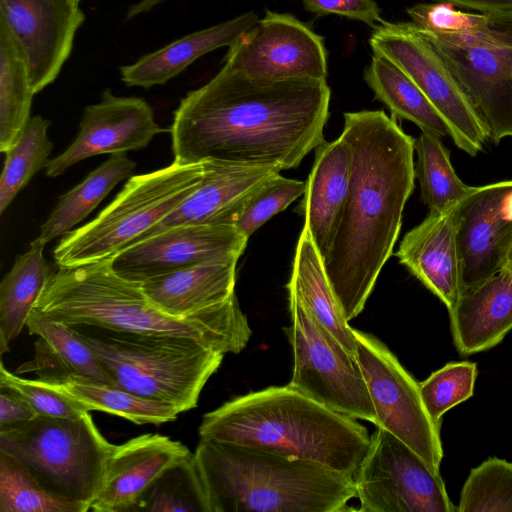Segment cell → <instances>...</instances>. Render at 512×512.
Segmentation results:
<instances>
[{
    "mask_svg": "<svg viewBox=\"0 0 512 512\" xmlns=\"http://www.w3.org/2000/svg\"><path fill=\"white\" fill-rule=\"evenodd\" d=\"M330 98L326 80H257L223 65L174 111V162L295 168L325 141Z\"/></svg>",
    "mask_w": 512,
    "mask_h": 512,
    "instance_id": "6da1fadb",
    "label": "cell"
},
{
    "mask_svg": "<svg viewBox=\"0 0 512 512\" xmlns=\"http://www.w3.org/2000/svg\"><path fill=\"white\" fill-rule=\"evenodd\" d=\"M353 150L348 199L328 255L331 287L348 322L364 309L393 253L415 181V139L383 110L344 114Z\"/></svg>",
    "mask_w": 512,
    "mask_h": 512,
    "instance_id": "7a4b0ae2",
    "label": "cell"
},
{
    "mask_svg": "<svg viewBox=\"0 0 512 512\" xmlns=\"http://www.w3.org/2000/svg\"><path fill=\"white\" fill-rule=\"evenodd\" d=\"M34 309L72 327L187 337L224 355L240 353L252 335L235 293L190 316L173 317L148 300L140 283L115 273L109 259L54 269Z\"/></svg>",
    "mask_w": 512,
    "mask_h": 512,
    "instance_id": "3957f363",
    "label": "cell"
},
{
    "mask_svg": "<svg viewBox=\"0 0 512 512\" xmlns=\"http://www.w3.org/2000/svg\"><path fill=\"white\" fill-rule=\"evenodd\" d=\"M199 436L354 474L370 436L356 419L290 388L271 386L236 397L203 415Z\"/></svg>",
    "mask_w": 512,
    "mask_h": 512,
    "instance_id": "277c9868",
    "label": "cell"
},
{
    "mask_svg": "<svg viewBox=\"0 0 512 512\" xmlns=\"http://www.w3.org/2000/svg\"><path fill=\"white\" fill-rule=\"evenodd\" d=\"M209 512H341L353 474L255 448L201 439L194 452Z\"/></svg>",
    "mask_w": 512,
    "mask_h": 512,
    "instance_id": "5b68a950",
    "label": "cell"
},
{
    "mask_svg": "<svg viewBox=\"0 0 512 512\" xmlns=\"http://www.w3.org/2000/svg\"><path fill=\"white\" fill-rule=\"evenodd\" d=\"M73 328L96 354L115 387L171 404L181 412L197 406L204 385L224 356L187 337Z\"/></svg>",
    "mask_w": 512,
    "mask_h": 512,
    "instance_id": "8992f818",
    "label": "cell"
},
{
    "mask_svg": "<svg viewBox=\"0 0 512 512\" xmlns=\"http://www.w3.org/2000/svg\"><path fill=\"white\" fill-rule=\"evenodd\" d=\"M203 163L179 164L131 176L90 222L63 235L53 251L57 267L108 259L160 222L199 185Z\"/></svg>",
    "mask_w": 512,
    "mask_h": 512,
    "instance_id": "52a82bcc",
    "label": "cell"
},
{
    "mask_svg": "<svg viewBox=\"0 0 512 512\" xmlns=\"http://www.w3.org/2000/svg\"><path fill=\"white\" fill-rule=\"evenodd\" d=\"M114 447L100 433L90 411L78 418L39 415L0 431V451L24 464L48 490L89 507Z\"/></svg>",
    "mask_w": 512,
    "mask_h": 512,
    "instance_id": "ba28073f",
    "label": "cell"
},
{
    "mask_svg": "<svg viewBox=\"0 0 512 512\" xmlns=\"http://www.w3.org/2000/svg\"><path fill=\"white\" fill-rule=\"evenodd\" d=\"M423 35L448 64L489 139L512 137V13L473 12L460 30Z\"/></svg>",
    "mask_w": 512,
    "mask_h": 512,
    "instance_id": "9c48e42d",
    "label": "cell"
},
{
    "mask_svg": "<svg viewBox=\"0 0 512 512\" xmlns=\"http://www.w3.org/2000/svg\"><path fill=\"white\" fill-rule=\"evenodd\" d=\"M293 350L290 388L338 413L376 424L375 409L355 357L296 298L288 296Z\"/></svg>",
    "mask_w": 512,
    "mask_h": 512,
    "instance_id": "30bf717a",
    "label": "cell"
},
{
    "mask_svg": "<svg viewBox=\"0 0 512 512\" xmlns=\"http://www.w3.org/2000/svg\"><path fill=\"white\" fill-rule=\"evenodd\" d=\"M374 55L397 64L449 125L455 145L470 156L489 139L479 116L448 64L412 22H382L369 38Z\"/></svg>",
    "mask_w": 512,
    "mask_h": 512,
    "instance_id": "8fae6325",
    "label": "cell"
},
{
    "mask_svg": "<svg viewBox=\"0 0 512 512\" xmlns=\"http://www.w3.org/2000/svg\"><path fill=\"white\" fill-rule=\"evenodd\" d=\"M362 512H456L440 472L383 428L353 474Z\"/></svg>",
    "mask_w": 512,
    "mask_h": 512,
    "instance_id": "7c38bea8",
    "label": "cell"
},
{
    "mask_svg": "<svg viewBox=\"0 0 512 512\" xmlns=\"http://www.w3.org/2000/svg\"><path fill=\"white\" fill-rule=\"evenodd\" d=\"M356 360L383 428L440 472L443 448L440 426L428 414L419 383L374 335L354 329Z\"/></svg>",
    "mask_w": 512,
    "mask_h": 512,
    "instance_id": "4fadbf2b",
    "label": "cell"
},
{
    "mask_svg": "<svg viewBox=\"0 0 512 512\" xmlns=\"http://www.w3.org/2000/svg\"><path fill=\"white\" fill-rule=\"evenodd\" d=\"M228 48L224 66L252 79L327 77L323 37L289 13L266 10L264 17Z\"/></svg>",
    "mask_w": 512,
    "mask_h": 512,
    "instance_id": "5bb4252c",
    "label": "cell"
},
{
    "mask_svg": "<svg viewBox=\"0 0 512 512\" xmlns=\"http://www.w3.org/2000/svg\"><path fill=\"white\" fill-rule=\"evenodd\" d=\"M247 241L235 225L178 226L129 245L108 259L115 273L140 283L196 264L239 258Z\"/></svg>",
    "mask_w": 512,
    "mask_h": 512,
    "instance_id": "9a60e30c",
    "label": "cell"
},
{
    "mask_svg": "<svg viewBox=\"0 0 512 512\" xmlns=\"http://www.w3.org/2000/svg\"><path fill=\"white\" fill-rule=\"evenodd\" d=\"M455 227L464 291L506 265L512 248V180L476 187L457 207Z\"/></svg>",
    "mask_w": 512,
    "mask_h": 512,
    "instance_id": "2e32d148",
    "label": "cell"
},
{
    "mask_svg": "<svg viewBox=\"0 0 512 512\" xmlns=\"http://www.w3.org/2000/svg\"><path fill=\"white\" fill-rule=\"evenodd\" d=\"M0 19L27 57L37 94L58 77L85 13L73 0H0Z\"/></svg>",
    "mask_w": 512,
    "mask_h": 512,
    "instance_id": "e0dca14e",
    "label": "cell"
},
{
    "mask_svg": "<svg viewBox=\"0 0 512 512\" xmlns=\"http://www.w3.org/2000/svg\"><path fill=\"white\" fill-rule=\"evenodd\" d=\"M162 131L145 99L115 96L106 89L99 102L85 107L77 137L63 153L48 161L46 175L60 176L92 156L145 148Z\"/></svg>",
    "mask_w": 512,
    "mask_h": 512,
    "instance_id": "ac0fdd59",
    "label": "cell"
},
{
    "mask_svg": "<svg viewBox=\"0 0 512 512\" xmlns=\"http://www.w3.org/2000/svg\"><path fill=\"white\" fill-rule=\"evenodd\" d=\"M202 163L203 175L197 188L169 215L129 245L178 226H236L253 196L280 174L278 168L271 166L217 160Z\"/></svg>",
    "mask_w": 512,
    "mask_h": 512,
    "instance_id": "d6986e66",
    "label": "cell"
},
{
    "mask_svg": "<svg viewBox=\"0 0 512 512\" xmlns=\"http://www.w3.org/2000/svg\"><path fill=\"white\" fill-rule=\"evenodd\" d=\"M192 455L181 442L160 434H143L115 445L89 511H134L165 471Z\"/></svg>",
    "mask_w": 512,
    "mask_h": 512,
    "instance_id": "ffe728a7",
    "label": "cell"
},
{
    "mask_svg": "<svg viewBox=\"0 0 512 512\" xmlns=\"http://www.w3.org/2000/svg\"><path fill=\"white\" fill-rule=\"evenodd\" d=\"M353 150L341 134L315 149L313 166L299 205L304 228L324 259L334 242L348 199Z\"/></svg>",
    "mask_w": 512,
    "mask_h": 512,
    "instance_id": "44dd1931",
    "label": "cell"
},
{
    "mask_svg": "<svg viewBox=\"0 0 512 512\" xmlns=\"http://www.w3.org/2000/svg\"><path fill=\"white\" fill-rule=\"evenodd\" d=\"M457 207L443 213L429 212L405 234L395 254L444 303L448 312L454 309L462 292L456 244Z\"/></svg>",
    "mask_w": 512,
    "mask_h": 512,
    "instance_id": "7402d4cb",
    "label": "cell"
},
{
    "mask_svg": "<svg viewBox=\"0 0 512 512\" xmlns=\"http://www.w3.org/2000/svg\"><path fill=\"white\" fill-rule=\"evenodd\" d=\"M24 372L36 373L42 383L79 402L88 411L110 413L137 425L171 422L182 413L171 404L145 399L73 373L36 344L34 360L21 366L17 373Z\"/></svg>",
    "mask_w": 512,
    "mask_h": 512,
    "instance_id": "603a6c76",
    "label": "cell"
},
{
    "mask_svg": "<svg viewBox=\"0 0 512 512\" xmlns=\"http://www.w3.org/2000/svg\"><path fill=\"white\" fill-rule=\"evenodd\" d=\"M449 318L459 354L470 355L499 344L512 330V269L504 267L462 291Z\"/></svg>",
    "mask_w": 512,
    "mask_h": 512,
    "instance_id": "cb8c5ba5",
    "label": "cell"
},
{
    "mask_svg": "<svg viewBox=\"0 0 512 512\" xmlns=\"http://www.w3.org/2000/svg\"><path fill=\"white\" fill-rule=\"evenodd\" d=\"M259 21L254 11L189 33L119 68L121 81L129 87L149 89L181 74L197 59L222 47H230Z\"/></svg>",
    "mask_w": 512,
    "mask_h": 512,
    "instance_id": "d4e9b609",
    "label": "cell"
},
{
    "mask_svg": "<svg viewBox=\"0 0 512 512\" xmlns=\"http://www.w3.org/2000/svg\"><path fill=\"white\" fill-rule=\"evenodd\" d=\"M239 258L196 264L140 282L148 300L163 313L187 317L218 305L235 293Z\"/></svg>",
    "mask_w": 512,
    "mask_h": 512,
    "instance_id": "484cf974",
    "label": "cell"
},
{
    "mask_svg": "<svg viewBox=\"0 0 512 512\" xmlns=\"http://www.w3.org/2000/svg\"><path fill=\"white\" fill-rule=\"evenodd\" d=\"M287 290L288 296L299 300L344 349L356 358L354 329L346 320L331 287L323 258L304 227L297 242Z\"/></svg>",
    "mask_w": 512,
    "mask_h": 512,
    "instance_id": "4316f807",
    "label": "cell"
},
{
    "mask_svg": "<svg viewBox=\"0 0 512 512\" xmlns=\"http://www.w3.org/2000/svg\"><path fill=\"white\" fill-rule=\"evenodd\" d=\"M45 245L34 239L27 252L17 255L0 283V351L17 338L54 268L43 255Z\"/></svg>",
    "mask_w": 512,
    "mask_h": 512,
    "instance_id": "83f0119b",
    "label": "cell"
},
{
    "mask_svg": "<svg viewBox=\"0 0 512 512\" xmlns=\"http://www.w3.org/2000/svg\"><path fill=\"white\" fill-rule=\"evenodd\" d=\"M364 80L393 116L413 122L421 131L452 137L441 114L417 84L390 59L373 54L364 70Z\"/></svg>",
    "mask_w": 512,
    "mask_h": 512,
    "instance_id": "f1b7e54d",
    "label": "cell"
},
{
    "mask_svg": "<svg viewBox=\"0 0 512 512\" xmlns=\"http://www.w3.org/2000/svg\"><path fill=\"white\" fill-rule=\"evenodd\" d=\"M136 165L125 153L111 154L82 182L59 197L36 239L46 245L73 230L119 182L131 177Z\"/></svg>",
    "mask_w": 512,
    "mask_h": 512,
    "instance_id": "f546056e",
    "label": "cell"
},
{
    "mask_svg": "<svg viewBox=\"0 0 512 512\" xmlns=\"http://www.w3.org/2000/svg\"><path fill=\"white\" fill-rule=\"evenodd\" d=\"M27 57L0 19V151L5 152L30 119L33 96Z\"/></svg>",
    "mask_w": 512,
    "mask_h": 512,
    "instance_id": "4dcf8cb0",
    "label": "cell"
},
{
    "mask_svg": "<svg viewBox=\"0 0 512 512\" xmlns=\"http://www.w3.org/2000/svg\"><path fill=\"white\" fill-rule=\"evenodd\" d=\"M414 145L417 154L415 177L429 212H447L475 190L476 187L467 185L456 174L440 136L422 131Z\"/></svg>",
    "mask_w": 512,
    "mask_h": 512,
    "instance_id": "1f68e13d",
    "label": "cell"
},
{
    "mask_svg": "<svg viewBox=\"0 0 512 512\" xmlns=\"http://www.w3.org/2000/svg\"><path fill=\"white\" fill-rule=\"evenodd\" d=\"M50 121L31 116L14 143L5 151L0 177V214L41 169L46 168L53 143L48 137Z\"/></svg>",
    "mask_w": 512,
    "mask_h": 512,
    "instance_id": "d6a6232c",
    "label": "cell"
},
{
    "mask_svg": "<svg viewBox=\"0 0 512 512\" xmlns=\"http://www.w3.org/2000/svg\"><path fill=\"white\" fill-rule=\"evenodd\" d=\"M87 511V504L48 490L24 464L0 451V512Z\"/></svg>",
    "mask_w": 512,
    "mask_h": 512,
    "instance_id": "836d02e7",
    "label": "cell"
},
{
    "mask_svg": "<svg viewBox=\"0 0 512 512\" xmlns=\"http://www.w3.org/2000/svg\"><path fill=\"white\" fill-rule=\"evenodd\" d=\"M26 327L30 334L39 337L35 344L66 369L92 381L114 386L111 376L96 354L73 327L42 315L35 309L30 313Z\"/></svg>",
    "mask_w": 512,
    "mask_h": 512,
    "instance_id": "e575fe53",
    "label": "cell"
},
{
    "mask_svg": "<svg viewBox=\"0 0 512 512\" xmlns=\"http://www.w3.org/2000/svg\"><path fill=\"white\" fill-rule=\"evenodd\" d=\"M134 511L209 512L194 453L165 471L142 496Z\"/></svg>",
    "mask_w": 512,
    "mask_h": 512,
    "instance_id": "d590c367",
    "label": "cell"
},
{
    "mask_svg": "<svg viewBox=\"0 0 512 512\" xmlns=\"http://www.w3.org/2000/svg\"><path fill=\"white\" fill-rule=\"evenodd\" d=\"M458 512H512V463L489 458L463 485Z\"/></svg>",
    "mask_w": 512,
    "mask_h": 512,
    "instance_id": "8d00e7d4",
    "label": "cell"
},
{
    "mask_svg": "<svg viewBox=\"0 0 512 512\" xmlns=\"http://www.w3.org/2000/svg\"><path fill=\"white\" fill-rule=\"evenodd\" d=\"M477 374L476 363L451 362L419 383L424 406L437 425L444 413L473 395Z\"/></svg>",
    "mask_w": 512,
    "mask_h": 512,
    "instance_id": "74e56055",
    "label": "cell"
},
{
    "mask_svg": "<svg viewBox=\"0 0 512 512\" xmlns=\"http://www.w3.org/2000/svg\"><path fill=\"white\" fill-rule=\"evenodd\" d=\"M305 188L306 182L277 175L246 205L236 223L237 229L249 238L272 216L287 208L303 195Z\"/></svg>",
    "mask_w": 512,
    "mask_h": 512,
    "instance_id": "f35d334b",
    "label": "cell"
},
{
    "mask_svg": "<svg viewBox=\"0 0 512 512\" xmlns=\"http://www.w3.org/2000/svg\"><path fill=\"white\" fill-rule=\"evenodd\" d=\"M0 387L17 393L41 416L78 418L88 412L85 406L40 380L11 373L3 363L0 365Z\"/></svg>",
    "mask_w": 512,
    "mask_h": 512,
    "instance_id": "ab89813d",
    "label": "cell"
},
{
    "mask_svg": "<svg viewBox=\"0 0 512 512\" xmlns=\"http://www.w3.org/2000/svg\"><path fill=\"white\" fill-rule=\"evenodd\" d=\"M305 10L317 16L337 15L376 27L383 21L374 0H302Z\"/></svg>",
    "mask_w": 512,
    "mask_h": 512,
    "instance_id": "60d3db41",
    "label": "cell"
},
{
    "mask_svg": "<svg viewBox=\"0 0 512 512\" xmlns=\"http://www.w3.org/2000/svg\"><path fill=\"white\" fill-rule=\"evenodd\" d=\"M39 414L17 393L0 387V431L24 425Z\"/></svg>",
    "mask_w": 512,
    "mask_h": 512,
    "instance_id": "b9f144b4",
    "label": "cell"
},
{
    "mask_svg": "<svg viewBox=\"0 0 512 512\" xmlns=\"http://www.w3.org/2000/svg\"><path fill=\"white\" fill-rule=\"evenodd\" d=\"M479 13H512V0H433Z\"/></svg>",
    "mask_w": 512,
    "mask_h": 512,
    "instance_id": "7bdbcfd3",
    "label": "cell"
},
{
    "mask_svg": "<svg viewBox=\"0 0 512 512\" xmlns=\"http://www.w3.org/2000/svg\"><path fill=\"white\" fill-rule=\"evenodd\" d=\"M165 0H139L132 4L125 15V21H130L142 14H146Z\"/></svg>",
    "mask_w": 512,
    "mask_h": 512,
    "instance_id": "ee69618b",
    "label": "cell"
},
{
    "mask_svg": "<svg viewBox=\"0 0 512 512\" xmlns=\"http://www.w3.org/2000/svg\"><path fill=\"white\" fill-rule=\"evenodd\" d=\"M505 267L512 269V248H511V251H510V253L508 255Z\"/></svg>",
    "mask_w": 512,
    "mask_h": 512,
    "instance_id": "f6af8a7d",
    "label": "cell"
},
{
    "mask_svg": "<svg viewBox=\"0 0 512 512\" xmlns=\"http://www.w3.org/2000/svg\"><path fill=\"white\" fill-rule=\"evenodd\" d=\"M73 1H74V2H76V3H79V4H80V2H81L82 0H73Z\"/></svg>",
    "mask_w": 512,
    "mask_h": 512,
    "instance_id": "bcb514c9",
    "label": "cell"
}]
</instances>
